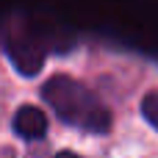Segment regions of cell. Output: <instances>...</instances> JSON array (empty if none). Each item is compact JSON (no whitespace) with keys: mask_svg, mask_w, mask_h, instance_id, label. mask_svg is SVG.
<instances>
[{"mask_svg":"<svg viewBox=\"0 0 158 158\" xmlns=\"http://www.w3.org/2000/svg\"><path fill=\"white\" fill-rule=\"evenodd\" d=\"M44 103L56 111V117L86 133H106L111 128V114L103 100L69 75H53L42 86Z\"/></svg>","mask_w":158,"mask_h":158,"instance_id":"1","label":"cell"},{"mask_svg":"<svg viewBox=\"0 0 158 158\" xmlns=\"http://www.w3.org/2000/svg\"><path fill=\"white\" fill-rule=\"evenodd\" d=\"M6 53L11 58V64L17 67V72H22V75H36L42 69V64H44V50L31 36H14V39H8Z\"/></svg>","mask_w":158,"mask_h":158,"instance_id":"2","label":"cell"},{"mask_svg":"<svg viewBox=\"0 0 158 158\" xmlns=\"http://www.w3.org/2000/svg\"><path fill=\"white\" fill-rule=\"evenodd\" d=\"M11 125H14V133L25 142H39L47 136V117L36 106H19Z\"/></svg>","mask_w":158,"mask_h":158,"instance_id":"3","label":"cell"},{"mask_svg":"<svg viewBox=\"0 0 158 158\" xmlns=\"http://www.w3.org/2000/svg\"><path fill=\"white\" fill-rule=\"evenodd\" d=\"M142 114H144V119L158 131V89H153V92L144 94V100H142Z\"/></svg>","mask_w":158,"mask_h":158,"instance_id":"4","label":"cell"},{"mask_svg":"<svg viewBox=\"0 0 158 158\" xmlns=\"http://www.w3.org/2000/svg\"><path fill=\"white\" fill-rule=\"evenodd\" d=\"M53 158H81V156H75V153H69V150H61V153H56Z\"/></svg>","mask_w":158,"mask_h":158,"instance_id":"5","label":"cell"}]
</instances>
